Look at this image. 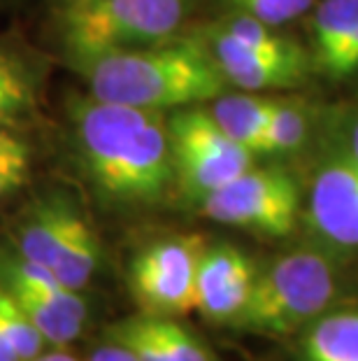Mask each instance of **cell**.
I'll use <instances>...</instances> for the list:
<instances>
[{
  "instance_id": "obj_11",
  "label": "cell",
  "mask_w": 358,
  "mask_h": 361,
  "mask_svg": "<svg viewBox=\"0 0 358 361\" xmlns=\"http://www.w3.org/2000/svg\"><path fill=\"white\" fill-rule=\"evenodd\" d=\"M258 268L231 243L207 245L196 275V310L212 324H233L247 305Z\"/></svg>"
},
{
  "instance_id": "obj_24",
  "label": "cell",
  "mask_w": 358,
  "mask_h": 361,
  "mask_svg": "<svg viewBox=\"0 0 358 361\" xmlns=\"http://www.w3.org/2000/svg\"><path fill=\"white\" fill-rule=\"evenodd\" d=\"M24 68H28V61L21 56L19 51L0 44V80L10 78V75L24 71Z\"/></svg>"
},
{
  "instance_id": "obj_21",
  "label": "cell",
  "mask_w": 358,
  "mask_h": 361,
  "mask_svg": "<svg viewBox=\"0 0 358 361\" xmlns=\"http://www.w3.org/2000/svg\"><path fill=\"white\" fill-rule=\"evenodd\" d=\"M231 3L242 14H249V17L277 28L307 12L314 0H231Z\"/></svg>"
},
{
  "instance_id": "obj_10",
  "label": "cell",
  "mask_w": 358,
  "mask_h": 361,
  "mask_svg": "<svg viewBox=\"0 0 358 361\" xmlns=\"http://www.w3.org/2000/svg\"><path fill=\"white\" fill-rule=\"evenodd\" d=\"M210 51L226 82L245 91L286 89L307 78V56L295 42L281 49H258L217 26L210 33Z\"/></svg>"
},
{
  "instance_id": "obj_15",
  "label": "cell",
  "mask_w": 358,
  "mask_h": 361,
  "mask_svg": "<svg viewBox=\"0 0 358 361\" xmlns=\"http://www.w3.org/2000/svg\"><path fill=\"white\" fill-rule=\"evenodd\" d=\"M275 103L277 101L247 94H221L212 101L210 114L226 130V135L256 154V145L268 126Z\"/></svg>"
},
{
  "instance_id": "obj_16",
  "label": "cell",
  "mask_w": 358,
  "mask_h": 361,
  "mask_svg": "<svg viewBox=\"0 0 358 361\" xmlns=\"http://www.w3.org/2000/svg\"><path fill=\"white\" fill-rule=\"evenodd\" d=\"M358 30V0H321L317 7L312 33H314L317 66L326 73L335 56Z\"/></svg>"
},
{
  "instance_id": "obj_4",
  "label": "cell",
  "mask_w": 358,
  "mask_h": 361,
  "mask_svg": "<svg viewBox=\"0 0 358 361\" xmlns=\"http://www.w3.org/2000/svg\"><path fill=\"white\" fill-rule=\"evenodd\" d=\"M338 275L321 252L295 250L256 275L247 305L231 326L258 336H291L331 308Z\"/></svg>"
},
{
  "instance_id": "obj_1",
  "label": "cell",
  "mask_w": 358,
  "mask_h": 361,
  "mask_svg": "<svg viewBox=\"0 0 358 361\" xmlns=\"http://www.w3.org/2000/svg\"><path fill=\"white\" fill-rule=\"evenodd\" d=\"M75 152L89 182L105 201L154 205L174 184L167 117L98 98L68 105Z\"/></svg>"
},
{
  "instance_id": "obj_7",
  "label": "cell",
  "mask_w": 358,
  "mask_h": 361,
  "mask_svg": "<svg viewBox=\"0 0 358 361\" xmlns=\"http://www.w3.org/2000/svg\"><path fill=\"white\" fill-rule=\"evenodd\" d=\"M200 210L219 224L281 238L291 233L298 221L300 189L286 171L249 168L200 201Z\"/></svg>"
},
{
  "instance_id": "obj_3",
  "label": "cell",
  "mask_w": 358,
  "mask_h": 361,
  "mask_svg": "<svg viewBox=\"0 0 358 361\" xmlns=\"http://www.w3.org/2000/svg\"><path fill=\"white\" fill-rule=\"evenodd\" d=\"M191 0H75L58 5V40L72 63L158 44L177 33Z\"/></svg>"
},
{
  "instance_id": "obj_12",
  "label": "cell",
  "mask_w": 358,
  "mask_h": 361,
  "mask_svg": "<svg viewBox=\"0 0 358 361\" xmlns=\"http://www.w3.org/2000/svg\"><path fill=\"white\" fill-rule=\"evenodd\" d=\"M312 228L338 247H358V161L349 154L328 161L309 189Z\"/></svg>"
},
{
  "instance_id": "obj_17",
  "label": "cell",
  "mask_w": 358,
  "mask_h": 361,
  "mask_svg": "<svg viewBox=\"0 0 358 361\" xmlns=\"http://www.w3.org/2000/svg\"><path fill=\"white\" fill-rule=\"evenodd\" d=\"M307 128V114L300 105L275 103L268 126L256 145V154H291L302 147Z\"/></svg>"
},
{
  "instance_id": "obj_27",
  "label": "cell",
  "mask_w": 358,
  "mask_h": 361,
  "mask_svg": "<svg viewBox=\"0 0 358 361\" xmlns=\"http://www.w3.org/2000/svg\"><path fill=\"white\" fill-rule=\"evenodd\" d=\"M65 3H75V0H58V5H65Z\"/></svg>"
},
{
  "instance_id": "obj_25",
  "label": "cell",
  "mask_w": 358,
  "mask_h": 361,
  "mask_svg": "<svg viewBox=\"0 0 358 361\" xmlns=\"http://www.w3.org/2000/svg\"><path fill=\"white\" fill-rule=\"evenodd\" d=\"M28 361H79V359H77V357H72L70 352H65L63 348H56V350H51V352L44 350L40 357L28 359Z\"/></svg>"
},
{
  "instance_id": "obj_20",
  "label": "cell",
  "mask_w": 358,
  "mask_h": 361,
  "mask_svg": "<svg viewBox=\"0 0 358 361\" xmlns=\"http://www.w3.org/2000/svg\"><path fill=\"white\" fill-rule=\"evenodd\" d=\"M37 103V80L33 68L0 80V128H17Z\"/></svg>"
},
{
  "instance_id": "obj_8",
  "label": "cell",
  "mask_w": 358,
  "mask_h": 361,
  "mask_svg": "<svg viewBox=\"0 0 358 361\" xmlns=\"http://www.w3.org/2000/svg\"><path fill=\"white\" fill-rule=\"evenodd\" d=\"M203 235H167L133 257L128 287L142 312L181 317L196 308V275L205 252Z\"/></svg>"
},
{
  "instance_id": "obj_23",
  "label": "cell",
  "mask_w": 358,
  "mask_h": 361,
  "mask_svg": "<svg viewBox=\"0 0 358 361\" xmlns=\"http://www.w3.org/2000/svg\"><path fill=\"white\" fill-rule=\"evenodd\" d=\"M87 361H140V359L128 348H124V345L108 341L105 345H101V348H96L91 352V357Z\"/></svg>"
},
{
  "instance_id": "obj_18",
  "label": "cell",
  "mask_w": 358,
  "mask_h": 361,
  "mask_svg": "<svg viewBox=\"0 0 358 361\" xmlns=\"http://www.w3.org/2000/svg\"><path fill=\"white\" fill-rule=\"evenodd\" d=\"M0 331L10 341L19 361L40 357L49 345L37 331V326L28 319V314L21 310V305L12 298L10 291H5L3 287H0Z\"/></svg>"
},
{
  "instance_id": "obj_22",
  "label": "cell",
  "mask_w": 358,
  "mask_h": 361,
  "mask_svg": "<svg viewBox=\"0 0 358 361\" xmlns=\"http://www.w3.org/2000/svg\"><path fill=\"white\" fill-rule=\"evenodd\" d=\"M358 71V30L354 33V37L349 40L342 51L335 56L333 66L326 71V75L333 80H342V78H349V75H354Z\"/></svg>"
},
{
  "instance_id": "obj_13",
  "label": "cell",
  "mask_w": 358,
  "mask_h": 361,
  "mask_svg": "<svg viewBox=\"0 0 358 361\" xmlns=\"http://www.w3.org/2000/svg\"><path fill=\"white\" fill-rule=\"evenodd\" d=\"M108 338L128 348L140 361H217L177 317L140 312L110 326Z\"/></svg>"
},
{
  "instance_id": "obj_9",
  "label": "cell",
  "mask_w": 358,
  "mask_h": 361,
  "mask_svg": "<svg viewBox=\"0 0 358 361\" xmlns=\"http://www.w3.org/2000/svg\"><path fill=\"white\" fill-rule=\"evenodd\" d=\"M0 287L28 314V319L54 348H68L84 331L89 310L79 291L24 257L0 255Z\"/></svg>"
},
{
  "instance_id": "obj_6",
  "label": "cell",
  "mask_w": 358,
  "mask_h": 361,
  "mask_svg": "<svg viewBox=\"0 0 358 361\" xmlns=\"http://www.w3.org/2000/svg\"><path fill=\"white\" fill-rule=\"evenodd\" d=\"M174 184L188 201L200 203L254 168V152L226 135L210 110L181 107L167 117Z\"/></svg>"
},
{
  "instance_id": "obj_5",
  "label": "cell",
  "mask_w": 358,
  "mask_h": 361,
  "mask_svg": "<svg viewBox=\"0 0 358 361\" xmlns=\"http://www.w3.org/2000/svg\"><path fill=\"white\" fill-rule=\"evenodd\" d=\"M17 255L82 291L103 264L101 240L82 210L63 194L33 201L14 228Z\"/></svg>"
},
{
  "instance_id": "obj_14",
  "label": "cell",
  "mask_w": 358,
  "mask_h": 361,
  "mask_svg": "<svg viewBox=\"0 0 358 361\" xmlns=\"http://www.w3.org/2000/svg\"><path fill=\"white\" fill-rule=\"evenodd\" d=\"M300 361H358V308L312 319L300 334Z\"/></svg>"
},
{
  "instance_id": "obj_26",
  "label": "cell",
  "mask_w": 358,
  "mask_h": 361,
  "mask_svg": "<svg viewBox=\"0 0 358 361\" xmlns=\"http://www.w3.org/2000/svg\"><path fill=\"white\" fill-rule=\"evenodd\" d=\"M349 157L354 161H358V121L352 128V137H349Z\"/></svg>"
},
{
  "instance_id": "obj_19",
  "label": "cell",
  "mask_w": 358,
  "mask_h": 361,
  "mask_svg": "<svg viewBox=\"0 0 358 361\" xmlns=\"http://www.w3.org/2000/svg\"><path fill=\"white\" fill-rule=\"evenodd\" d=\"M33 149L14 128H0V201L19 191L30 178Z\"/></svg>"
},
{
  "instance_id": "obj_2",
  "label": "cell",
  "mask_w": 358,
  "mask_h": 361,
  "mask_svg": "<svg viewBox=\"0 0 358 361\" xmlns=\"http://www.w3.org/2000/svg\"><path fill=\"white\" fill-rule=\"evenodd\" d=\"M75 68L98 101L158 112L215 101L228 84L210 47L196 37L105 54Z\"/></svg>"
}]
</instances>
